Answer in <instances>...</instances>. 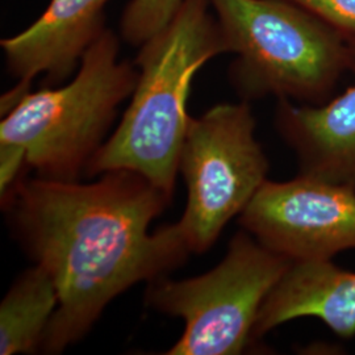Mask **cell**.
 <instances>
[{
    "mask_svg": "<svg viewBox=\"0 0 355 355\" xmlns=\"http://www.w3.org/2000/svg\"><path fill=\"white\" fill-rule=\"evenodd\" d=\"M248 102L221 103L191 117L179 157L187 205L177 221L191 253L207 252L267 180L268 159Z\"/></svg>",
    "mask_w": 355,
    "mask_h": 355,
    "instance_id": "obj_6",
    "label": "cell"
},
{
    "mask_svg": "<svg viewBox=\"0 0 355 355\" xmlns=\"http://www.w3.org/2000/svg\"><path fill=\"white\" fill-rule=\"evenodd\" d=\"M119 53L120 36L107 28L69 83L29 91L3 116L0 142L23 146L37 177L79 180L139 80L136 64Z\"/></svg>",
    "mask_w": 355,
    "mask_h": 355,
    "instance_id": "obj_4",
    "label": "cell"
},
{
    "mask_svg": "<svg viewBox=\"0 0 355 355\" xmlns=\"http://www.w3.org/2000/svg\"><path fill=\"white\" fill-rule=\"evenodd\" d=\"M313 13L347 40L355 38V0H288Z\"/></svg>",
    "mask_w": 355,
    "mask_h": 355,
    "instance_id": "obj_13",
    "label": "cell"
},
{
    "mask_svg": "<svg viewBox=\"0 0 355 355\" xmlns=\"http://www.w3.org/2000/svg\"><path fill=\"white\" fill-rule=\"evenodd\" d=\"M292 261L242 229L223 261L203 275L149 282L146 303L184 322L166 355H237L254 343L259 311Z\"/></svg>",
    "mask_w": 355,
    "mask_h": 355,
    "instance_id": "obj_5",
    "label": "cell"
},
{
    "mask_svg": "<svg viewBox=\"0 0 355 355\" xmlns=\"http://www.w3.org/2000/svg\"><path fill=\"white\" fill-rule=\"evenodd\" d=\"M28 164L26 150L12 142H0V198L1 202L26 178Z\"/></svg>",
    "mask_w": 355,
    "mask_h": 355,
    "instance_id": "obj_14",
    "label": "cell"
},
{
    "mask_svg": "<svg viewBox=\"0 0 355 355\" xmlns=\"http://www.w3.org/2000/svg\"><path fill=\"white\" fill-rule=\"evenodd\" d=\"M234 60L230 86L243 102L267 96L322 104L350 71V41L288 0H208Z\"/></svg>",
    "mask_w": 355,
    "mask_h": 355,
    "instance_id": "obj_3",
    "label": "cell"
},
{
    "mask_svg": "<svg viewBox=\"0 0 355 355\" xmlns=\"http://www.w3.org/2000/svg\"><path fill=\"white\" fill-rule=\"evenodd\" d=\"M242 229L292 262L333 261L355 249V190L299 174L266 180L240 215Z\"/></svg>",
    "mask_w": 355,
    "mask_h": 355,
    "instance_id": "obj_7",
    "label": "cell"
},
{
    "mask_svg": "<svg viewBox=\"0 0 355 355\" xmlns=\"http://www.w3.org/2000/svg\"><path fill=\"white\" fill-rule=\"evenodd\" d=\"M303 318L321 320L343 340L355 337V271L333 261L292 262L259 311L254 341Z\"/></svg>",
    "mask_w": 355,
    "mask_h": 355,
    "instance_id": "obj_10",
    "label": "cell"
},
{
    "mask_svg": "<svg viewBox=\"0 0 355 355\" xmlns=\"http://www.w3.org/2000/svg\"><path fill=\"white\" fill-rule=\"evenodd\" d=\"M111 0H51L37 20L0 46L11 76L32 85L60 86L73 76L91 45L102 36Z\"/></svg>",
    "mask_w": 355,
    "mask_h": 355,
    "instance_id": "obj_8",
    "label": "cell"
},
{
    "mask_svg": "<svg viewBox=\"0 0 355 355\" xmlns=\"http://www.w3.org/2000/svg\"><path fill=\"white\" fill-rule=\"evenodd\" d=\"M170 203L130 170H111L91 183L24 178L1 202L17 240L57 286L44 353H62L114 297L186 261L191 252L178 223L149 232Z\"/></svg>",
    "mask_w": 355,
    "mask_h": 355,
    "instance_id": "obj_1",
    "label": "cell"
},
{
    "mask_svg": "<svg viewBox=\"0 0 355 355\" xmlns=\"http://www.w3.org/2000/svg\"><path fill=\"white\" fill-rule=\"evenodd\" d=\"M350 73L355 78V38ZM275 127L297 157L299 174L355 190V80L322 104L278 101Z\"/></svg>",
    "mask_w": 355,
    "mask_h": 355,
    "instance_id": "obj_9",
    "label": "cell"
},
{
    "mask_svg": "<svg viewBox=\"0 0 355 355\" xmlns=\"http://www.w3.org/2000/svg\"><path fill=\"white\" fill-rule=\"evenodd\" d=\"M184 0H130L119 23V36L140 48L171 23Z\"/></svg>",
    "mask_w": 355,
    "mask_h": 355,
    "instance_id": "obj_12",
    "label": "cell"
},
{
    "mask_svg": "<svg viewBox=\"0 0 355 355\" xmlns=\"http://www.w3.org/2000/svg\"><path fill=\"white\" fill-rule=\"evenodd\" d=\"M228 54L208 0H184L171 23L141 45L139 80L120 124L89 161L87 177L130 170L173 200L191 117V86L211 60Z\"/></svg>",
    "mask_w": 355,
    "mask_h": 355,
    "instance_id": "obj_2",
    "label": "cell"
},
{
    "mask_svg": "<svg viewBox=\"0 0 355 355\" xmlns=\"http://www.w3.org/2000/svg\"><path fill=\"white\" fill-rule=\"evenodd\" d=\"M58 306V291L44 267L26 270L0 304V354H31L41 349Z\"/></svg>",
    "mask_w": 355,
    "mask_h": 355,
    "instance_id": "obj_11",
    "label": "cell"
}]
</instances>
